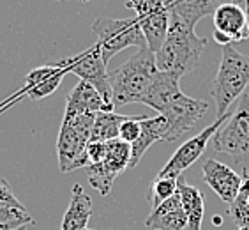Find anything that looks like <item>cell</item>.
Returning <instances> with one entry per match:
<instances>
[{
	"instance_id": "obj_24",
	"label": "cell",
	"mask_w": 249,
	"mask_h": 230,
	"mask_svg": "<svg viewBox=\"0 0 249 230\" xmlns=\"http://www.w3.org/2000/svg\"><path fill=\"white\" fill-rule=\"evenodd\" d=\"M177 179L178 177H159L156 175L152 186L149 188V202L152 209L163 204L170 197H173L177 193Z\"/></svg>"
},
{
	"instance_id": "obj_26",
	"label": "cell",
	"mask_w": 249,
	"mask_h": 230,
	"mask_svg": "<svg viewBox=\"0 0 249 230\" xmlns=\"http://www.w3.org/2000/svg\"><path fill=\"white\" fill-rule=\"evenodd\" d=\"M108 153V142H89L87 145V159L89 165L101 163Z\"/></svg>"
},
{
	"instance_id": "obj_34",
	"label": "cell",
	"mask_w": 249,
	"mask_h": 230,
	"mask_svg": "<svg viewBox=\"0 0 249 230\" xmlns=\"http://www.w3.org/2000/svg\"><path fill=\"white\" fill-rule=\"evenodd\" d=\"M248 94H249V91H248Z\"/></svg>"
},
{
	"instance_id": "obj_25",
	"label": "cell",
	"mask_w": 249,
	"mask_h": 230,
	"mask_svg": "<svg viewBox=\"0 0 249 230\" xmlns=\"http://www.w3.org/2000/svg\"><path fill=\"white\" fill-rule=\"evenodd\" d=\"M147 115H127V119L120 124V133L119 138L125 144H133L136 142V138L140 136V131H142V120L145 119Z\"/></svg>"
},
{
	"instance_id": "obj_10",
	"label": "cell",
	"mask_w": 249,
	"mask_h": 230,
	"mask_svg": "<svg viewBox=\"0 0 249 230\" xmlns=\"http://www.w3.org/2000/svg\"><path fill=\"white\" fill-rule=\"evenodd\" d=\"M230 117H231V114L226 112L225 115L217 117L211 126H207L200 134H196V136L189 138L187 142H184V144L173 153L172 158L168 159V163L159 170V173H158L159 177H178V175H182L184 170H187L191 165H195L198 159H200V156L207 149V144L211 142L212 136L221 130V126L225 124Z\"/></svg>"
},
{
	"instance_id": "obj_14",
	"label": "cell",
	"mask_w": 249,
	"mask_h": 230,
	"mask_svg": "<svg viewBox=\"0 0 249 230\" xmlns=\"http://www.w3.org/2000/svg\"><path fill=\"white\" fill-rule=\"evenodd\" d=\"M180 78L182 77H178V75L164 73L158 69L152 80H150L149 87H147V92H145L142 103L161 114L170 103H173L177 97L184 94L180 91Z\"/></svg>"
},
{
	"instance_id": "obj_16",
	"label": "cell",
	"mask_w": 249,
	"mask_h": 230,
	"mask_svg": "<svg viewBox=\"0 0 249 230\" xmlns=\"http://www.w3.org/2000/svg\"><path fill=\"white\" fill-rule=\"evenodd\" d=\"M212 16H214V30L225 34L231 41V44L249 38L244 7H240L239 4L230 2V4L219 5Z\"/></svg>"
},
{
	"instance_id": "obj_19",
	"label": "cell",
	"mask_w": 249,
	"mask_h": 230,
	"mask_svg": "<svg viewBox=\"0 0 249 230\" xmlns=\"http://www.w3.org/2000/svg\"><path fill=\"white\" fill-rule=\"evenodd\" d=\"M230 2L233 0H164L168 11L191 27H195L201 18L214 15L219 5Z\"/></svg>"
},
{
	"instance_id": "obj_3",
	"label": "cell",
	"mask_w": 249,
	"mask_h": 230,
	"mask_svg": "<svg viewBox=\"0 0 249 230\" xmlns=\"http://www.w3.org/2000/svg\"><path fill=\"white\" fill-rule=\"evenodd\" d=\"M249 87V55L235 50L233 44L223 46V57L214 80L211 94L216 103L217 117L225 115L237 97Z\"/></svg>"
},
{
	"instance_id": "obj_5",
	"label": "cell",
	"mask_w": 249,
	"mask_h": 230,
	"mask_svg": "<svg viewBox=\"0 0 249 230\" xmlns=\"http://www.w3.org/2000/svg\"><path fill=\"white\" fill-rule=\"evenodd\" d=\"M212 149L228 154L235 163H249V94L244 92L223 130L212 136Z\"/></svg>"
},
{
	"instance_id": "obj_15",
	"label": "cell",
	"mask_w": 249,
	"mask_h": 230,
	"mask_svg": "<svg viewBox=\"0 0 249 230\" xmlns=\"http://www.w3.org/2000/svg\"><path fill=\"white\" fill-rule=\"evenodd\" d=\"M145 225L150 230H187V218L178 192L152 209Z\"/></svg>"
},
{
	"instance_id": "obj_29",
	"label": "cell",
	"mask_w": 249,
	"mask_h": 230,
	"mask_svg": "<svg viewBox=\"0 0 249 230\" xmlns=\"http://www.w3.org/2000/svg\"><path fill=\"white\" fill-rule=\"evenodd\" d=\"M0 230H11L9 227H4V225H0Z\"/></svg>"
},
{
	"instance_id": "obj_23",
	"label": "cell",
	"mask_w": 249,
	"mask_h": 230,
	"mask_svg": "<svg viewBox=\"0 0 249 230\" xmlns=\"http://www.w3.org/2000/svg\"><path fill=\"white\" fill-rule=\"evenodd\" d=\"M230 216L235 225L249 227V173L244 172L237 197L230 204Z\"/></svg>"
},
{
	"instance_id": "obj_17",
	"label": "cell",
	"mask_w": 249,
	"mask_h": 230,
	"mask_svg": "<svg viewBox=\"0 0 249 230\" xmlns=\"http://www.w3.org/2000/svg\"><path fill=\"white\" fill-rule=\"evenodd\" d=\"M66 110L74 114H97V112H115V108L106 105V101L97 92L96 87L85 80H80L67 94Z\"/></svg>"
},
{
	"instance_id": "obj_9",
	"label": "cell",
	"mask_w": 249,
	"mask_h": 230,
	"mask_svg": "<svg viewBox=\"0 0 249 230\" xmlns=\"http://www.w3.org/2000/svg\"><path fill=\"white\" fill-rule=\"evenodd\" d=\"M125 7L136 13L134 18L147 39V46L156 53L161 48L170 25V11L164 0H127Z\"/></svg>"
},
{
	"instance_id": "obj_33",
	"label": "cell",
	"mask_w": 249,
	"mask_h": 230,
	"mask_svg": "<svg viewBox=\"0 0 249 230\" xmlns=\"http://www.w3.org/2000/svg\"><path fill=\"white\" fill-rule=\"evenodd\" d=\"M85 230H94V229H89V227H87V229Z\"/></svg>"
},
{
	"instance_id": "obj_6",
	"label": "cell",
	"mask_w": 249,
	"mask_h": 230,
	"mask_svg": "<svg viewBox=\"0 0 249 230\" xmlns=\"http://www.w3.org/2000/svg\"><path fill=\"white\" fill-rule=\"evenodd\" d=\"M92 32L96 36V43L99 44L106 64L122 50L131 46L134 48L147 46V39L140 29L136 18H97L92 23Z\"/></svg>"
},
{
	"instance_id": "obj_13",
	"label": "cell",
	"mask_w": 249,
	"mask_h": 230,
	"mask_svg": "<svg viewBox=\"0 0 249 230\" xmlns=\"http://www.w3.org/2000/svg\"><path fill=\"white\" fill-rule=\"evenodd\" d=\"M66 75V67L60 62L39 66L32 69L25 78V92L34 101L44 99V97L52 96L53 92L60 87Z\"/></svg>"
},
{
	"instance_id": "obj_8",
	"label": "cell",
	"mask_w": 249,
	"mask_h": 230,
	"mask_svg": "<svg viewBox=\"0 0 249 230\" xmlns=\"http://www.w3.org/2000/svg\"><path fill=\"white\" fill-rule=\"evenodd\" d=\"M131 163V145L122 142L120 138L108 142L106 158L96 165L85 167L87 179L90 186L99 192L101 197H106L111 192V186L120 173L125 172Z\"/></svg>"
},
{
	"instance_id": "obj_4",
	"label": "cell",
	"mask_w": 249,
	"mask_h": 230,
	"mask_svg": "<svg viewBox=\"0 0 249 230\" xmlns=\"http://www.w3.org/2000/svg\"><path fill=\"white\" fill-rule=\"evenodd\" d=\"M96 114L64 112V119L57 140V156L60 172L67 173L76 168L89 167L87 145L90 142Z\"/></svg>"
},
{
	"instance_id": "obj_28",
	"label": "cell",
	"mask_w": 249,
	"mask_h": 230,
	"mask_svg": "<svg viewBox=\"0 0 249 230\" xmlns=\"http://www.w3.org/2000/svg\"><path fill=\"white\" fill-rule=\"evenodd\" d=\"M233 4H239L240 7H244V13H246V27H248V32H249V0H233Z\"/></svg>"
},
{
	"instance_id": "obj_2",
	"label": "cell",
	"mask_w": 249,
	"mask_h": 230,
	"mask_svg": "<svg viewBox=\"0 0 249 230\" xmlns=\"http://www.w3.org/2000/svg\"><path fill=\"white\" fill-rule=\"evenodd\" d=\"M156 71V53L150 52L149 46H143L115 71L108 73L113 106L142 103Z\"/></svg>"
},
{
	"instance_id": "obj_1",
	"label": "cell",
	"mask_w": 249,
	"mask_h": 230,
	"mask_svg": "<svg viewBox=\"0 0 249 230\" xmlns=\"http://www.w3.org/2000/svg\"><path fill=\"white\" fill-rule=\"evenodd\" d=\"M205 46L207 39L196 36L195 27L170 13L168 34L156 52V66L159 71L182 77L198 66Z\"/></svg>"
},
{
	"instance_id": "obj_31",
	"label": "cell",
	"mask_w": 249,
	"mask_h": 230,
	"mask_svg": "<svg viewBox=\"0 0 249 230\" xmlns=\"http://www.w3.org/2000/svg\"><path fill=\"white\" fill-rule=\"evenodd\" d=\"M13 230H27L25 227H19V229H13Z\"/></svg>"
},
{
	"instance_id": "obj_11",
	"label": "cell",
	"mask_w": 249,
	"mask_h": 230,
	"mask_svg": "<svg viewBox=\"0 0 249 230\" xmlns=\"http://www.w3.org/2000/svg\"><path fill=\"white\" fill-rule=\"evenodd\" d=\"M209 110L205 101L195 99L186 94L170 103L159 115H163L166 120V133L163 142H175L187 131H191L198 124V120Z\"/></svg>"
},
{
	"instance_id": "obj_22",
	"label": "cell",
	"mask_w": 249,
	"mask_h": 230,
	"mask_svg": "<svg viewBox=\"0 0 249 230\" xmlns=\"http://www.w3.org/2000/svg\"><path fill=\"white\" fill-rule=\"evenodd\" d=\"M127 119V115L115 112H97L94 128L90 133V142H111L119 138L120 124Z\"/></svg>"
},
{
	"instance_id": "obj_7",
	"label": "cell",
	"mask_w": 249,
	"mask_h": 230,
	"mask_svg": "<svg viewBox=\"0 0 249 230\" xmlns=\"http://www.w3.org/2000/svg\"><path fill=\"white\" fill-rule=\"evenodd\" d=\"M67 73L76 75L80 80H85L90 85L97 89L103 99L106 101V105L113 106L111 101V87H110V78H108V71H106V60L103 57L99 44L94 43L90 48H87L85 52L72 55L69 58L60 60ZM115 108V106H113Z\"/></svg>"
},
{
	"instance_id": "obj_32",
	"label": "cell",
	"mask_w": 249,
	"mask_h": 230,
	"mask_svg": "<svg viewBox=\"0 0 249 230\" xmlns=\"http://www.w3.org/2000/svg\"><path fill=\"white\" fill-rule=\"evenodd\" d=\"M76 2H90V0H76Z\"/></svg>"
},
{
	"instance_id": "obj_12",
	"label": "cell",
	"mask_w": 249,
	"mask_h": 230,
	"mask_svg": "<svg viewBox=\"0 0 249 230\" xmlns=\"http://www.w3.org/2000/svg\"><path fill=\"white\" fill-rule=\"evenodd\" d=\"M201 172H203V179L209 184V188L221 200L226 204L233 202V198L237 197V193L240 190V184H242V177L233 168L214 158H209L201 165Z\"/></svg>"
},
{
	"instance_id": "obj_30",
	"label": "cell",
	"mask_w": 249,
	"mask_h": 230,
	"mask_svg": "<svg viewBox=\"0 0 249 230\" xmlns=\"http://www.w3.org/2000/svg\"><path fill=\"white\" fill-rule=\"evenodd\" d=\"M237 230H249V227H239Z\"/></svg>"
},
{
	"instance_id": "obj_27",
	"label": "cell",
	"mask_w": 249,
	"mask_h": 230,
	"mask_svg": "<svg viewBox=\"0 0 249 230\" xmlns=\"http://www.w3.org/2000/svg\"><path fill=\"white\" fill-rule=\"evenodd\" d=\"M7 206L19 207V206H23V204H21V202L18 200V197L13 193L9 182L4 181V179H0V207H7Z\"/></svg>"
},
{
	"instance_id": "obj_20",
	"label": "cell",
	"mask_w": 249,
	"mask_h": 230,
	"mask_svg": "<svg viewBox=\"0 0 249 230\" xmlns=\"http://www.w3.org/2000/svg\"><path fill=\"white\" fill-rule=\"evenodd\" d=\"M164 133H166V120L163 115L158 117H145L142 120V131L136 142L131 144V163L129 168H134L143 158V154L154 145L156 142H163Z\"/></svg>"
},
{
	"instance_id": "obj_18",
	"label": "cell",
	"mask_w": 249,
	"mask_h": 230,
	"mask_svg": "<svg viewBox=\"0 0 249 230\" xmlns=\"http://www.w3.org/2000/svg\"><path fill=\"white\" fill-rule=\"evenodd\" d=\"M92 212V198L83 192L82 184H74L71 190V200L60 223V230H85Z\"/></svg>"
},
{
	"instance_id": "obj_21",
	"label": "cell",
	"mask_w": 249,
	"mask_h": 230,
	"mask_svg": "<svg viewBox=\"0 0 249 230\" xmlns=\"http://www.w3.org/2000/svg\"><path fill=\"white\" fill-rule=\"evenodd\" d=\"M177 192L187 218V230H201V221L205 214V200L201 192L196 186L187 184L182 175H178L177 179Z\"/></svg>"
}]
</instances>
